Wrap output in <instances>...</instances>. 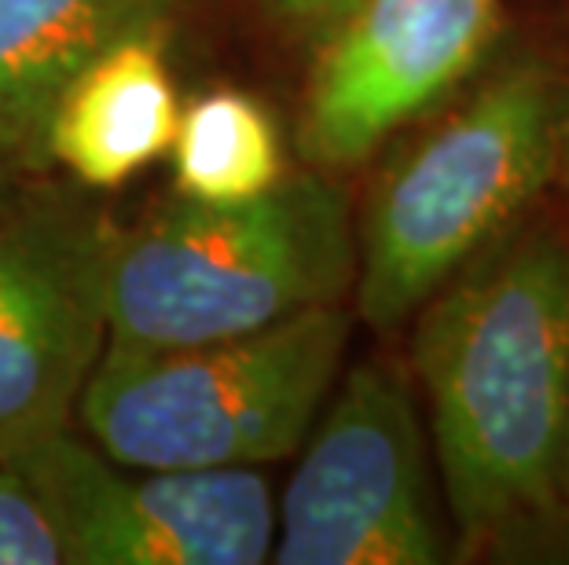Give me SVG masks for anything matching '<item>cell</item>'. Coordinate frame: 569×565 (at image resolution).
<instances>
[{
    "label": "cell",
    "instance_id": "6",
    "mask_svg": "<svg viewBox=\"0 0 569 565\" xmlns=\"http://www.w3.org/2000/svg\"><path fill=\"white\" fill-rule=\"evenodd\" d=\"M111 221L84 195L41 180L0 206V455L70 426L107 345Z\"/></svg>",
    "mask_w": 569,
    "mask_h": 565
},
{
    "label": "cell",
    "instance_id": "10",
    "mask_svg": "<svg viewBox=\"0 0 569 565\" xmlns=\"http://www.w3.org/2000/svg\"><path fill=\"white\" fill-rule=\"evenodd\" d=\"M177 0H0V159L44 173L59 95L129 33L166 27Z\"/></svg>",
    "mask_w": 569,
    "mask_h": 565
},
{
    "label": "cell",
    "instance_id": "14",
    "mask_svg": "<svg viewBox=\"0 0 569 565\" xmlns=\"http://www.w3.org/2000/svg\"><path fill=\"white\" fill-rule=\"evenodd\" d=\"M349 4L353 0H264V8L272 11L276 22H283L290 33L309 41H317Z\"/></svg>",
    "mask_w": 569,
    "mask_h": 565
},
{
    "label": "cell",
    "instance_id": "11",
    "mask_svg": "<svg viewBox=\"0 0 569 565\" xmlns=\"http://www.w3.org/2000/svg\"><path fill=\"white\" fill-rule=\"evenodd\" d=\"M173 195L232 206L264 195L287 173L283 132L243 89H206L180 107L173 132Z\"/></svg>",
    "mask_w": 569,
    "mask_h": 565
},
{
    "label": "cell",
    "instance_id": "4",
    "mask_svg": "<svg viewBox=\"0 0 569 565\" xmlns=\"http://www.w3.org/2000/svg\"><path fill=\"white\" fill-rule=\"evenodd\" d=\"M357 312L306 309L243 339L103 345L78 418L126 471H221L280 463L301 448L331 396Z\"/></svg>",
    "mask_w": 569,
    "mask_h": 565
},
{
    "label": "cell",
    "instance_id": "2",
    "mask_svg": "<svg viewBox=\"0 0 569 565\" xmlns=\"http://www.w3.org/2000/svg\"><path fill=\"white\" fill-rule=\"evenodd\" d=\"M569 74L543 56L489 59L379 151L357 224L353 312L401 331L481 250L551 195Z\"/></svg>",
    "mask_w": 569,
    "mask_h": 565
},
{
    "label": "cell",
    "instance_id": "9",
    "mask_svg": "<svg viewBox=\"0 0 569 565\" xmlns=\"http://www.w3.org/2000/svg\"><path fill=\"white\" fill-rule=\"evenodd\" d=\"M177 118L166 27L129 33L59 95L44 132L48 165H59L84 191H114L169 151Z\"/></svg>",
    "mask_w": 569,
    "mask_h": 565
},
{
    "label": "cell",
    "instance_id": "5",
    "mask_svg": "<svg viewBox=\"0 0 569 565\" xmlns=\"http://www.w3.org/2000/svg\"><path fill=\"white\" fill-rule=\"evenodd\" d=\"M416 393L401 371L365 360L338 375L276 503L280 565H438L452 528Z\"/></svg>",
    "mask_w": 569,
    "mask_h": 565
},
{
    "label": "cell",
    "instance_id": "3",
    "mask_svg": "<svg viewBox=\"0 0 569 565\" xmlns=\"http://www.w3.org/2000/svg\"><path fill=\"white\" fill-rule=\"evenodd\" d=\"M357 224L342 184L287 170L258 199L210 206L166 199L107 243V342L180 349L264 331L349 302Z\"/></svg>",
    "mask_w": 569,
    "mask_h": 565
},
{
    "label": "cell",
    "instance_id": "16",
    "mask_svg": "<svg viewBox=\"0 0 569 565\" xmlns=\"http://www.w3.org/2000/svg\"><path fill=\"white\" fill-rule=\"evenodd\" d=\"M19 188H22V173L11 162L0 159V206H4V202L16 195Z\"/></svg>",
    "mask_w": 569,
    "mask_h": 565
},
{
    "label": "cell",
    "instance_id": "15",
    "mask_svg": "<svg viewBox=\"0 0 569 565\" xmlns=\"http://www.w3.org/2000/svg\"><path fill=\"white\" fill-rule=\"evenodd\" d=\"M551 191L562 199L566 218H569V92H566L562 122H559V140H555V173H551Z\"/></svg>",
    "mask_w": 569,
    "mask_h": 565
},
{
    "label": "cell",
    "instance_id": "13",
    "mask_svg": "<svg viewBox=\"0 0 569 565\" xmlns=\"http://www.w3.org/2000/svg\"><path fill=\"white\" fill-rule=\"evenodd\" d=\"M489 562L518 565H569V503L555 500L551 507L532 514L515 533H507L492 547Z\"/></svg>",
    "mask_w": 569,
    "mask_h": 565
},
{
    "label": "cell",
    "instance_id": "17",
    "mask_svg": "<svg viewBox=\"0 0 569 565\" xmlns=\"http://www.w3.org/2000/svg\"><path fill=\"white\" fill-rule=\"evenodd\" d=\"M559 500L569 503V418H566V437H562V455H559V477H555Z\"/></svg>",
    "mask_w": 569,
    "mask_h": 565
},
{
    "label": "cell",
    "instance_id": "12",
    "mask_svg": "<svg viewBox=\"0 0 569 565\" xmlns=\"http://www.w3.org/2000/svg\"><path fill=\"white\" fill-rule=\"evenodd\" d=\"M0 565H67L41 496L4 455H0Z\"/></svg>",
    "mask_w": 569,
    "mask_h": 565
},
{
    "label": "cell",
    "instance_id": "7",
    "mask_svg": "<svg viewBox=\"0 0 569 565\" xmlns=\"http://www.w3.org/2000/svg\"><path fill=\"white\" fill-rule=\"evenodd\" d=\"M52 518L67 565H258L276 496L261 466L122 474L70 430L8 455Z\"/></svg>",
    "mask_w": 569,
    "mask_h": 565
},
{
    "label": "cell",
    "instance_id": "8",
    "mask_svg": "<svg viewBox=\"0 0 569 565\" xmlns=\"http://www.w3.org/2000/svg\"><path fill=\"white\" fill-rule=\"evenodd\" d=\"M503 0H353L317 41L298 111V154L360 170L492 59Z\"/></svg>",
    "mask_w": 569,
    "mask_h": 565
},
{
    "label": "cell",
    "instance_id": "1",
    "mask_svg": "<svg viewBox=\"0 0 569 565\" xmlns=\"http://www.w3.org/2000/svg\"><path fill=\"white\" fill-rule=\"evenodd\" d=\"M411 371L452 528V562L559 500L569 418V218L548 199L411 316Z\"/></svg>",
    "mask_w": 569,
    "mask_h": 565
}]
</instances>
